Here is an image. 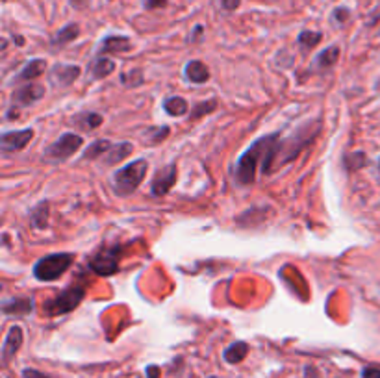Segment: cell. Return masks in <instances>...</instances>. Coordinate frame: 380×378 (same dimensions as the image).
I'll return each instance as SVG.
<instances>
[{
	"label": "cell",
	"mask_w": 380,
	"mask_h": 378,
	"mask_svg": "<svg viewBox=\"0 0 380 378\" xmlns=\"http://www.w3.org/2000/svg\"><path fill=\"white\" fill-rule=\"evenodd\" d=\"M119 254H121L119 247L102 249L98 254H95V256L91 258L89 267H91L93 273L98 276L115 275L117 271H119Z\"/></svg>",
	"instance_id": "obj_7"
},
{
	"label": "cell",
	"mask_w": 380,
	"mask_h": 378,
	"mask_svg": "<svg viewBox=\"0 0 380 378\" xmlns=\"http://www.w3.org/2000/svg\"><path fill=\"white\" fill-rule=\"evenodd\" d=\"M86 2L87 0H69V4L73 8H84L86 6Z\"/></svg>",
	"instance_id": "obj_37"
},
{
	"label": "cell",
	"mask_w": 380,
	"mask_h": 378,
	"mask_svg": "<svg viewBox=\"0 0 380 378\" xmlns=\"http://www.w3.org/2000/svg\"><path fill=\"white\" fill-rule=\"evenodd\" d=\"M167 135H169V126H158V129H148V132L145 134V137L148 140V143H153V145H158L161 141L166 140Z\"/></svg>",
	"instance_id": "obj_28"
},
{
	"label": "cell",
	"mask_w": 380,
	"mask_h": 378,
	"mask_svg": "<svg viewBox=\"0 0 380 378\" xmlns=\"http://www.w3.org/2000/svg\"><path fill=\"white\" fill-rule=\"evenodd\" d=\"M280 132L275 134L264 135L252 143L245 153L241 154L236 165V180L241 186H251L256 178L258 165H262V173L264 175H271L275 173V159H276V148L280 143Z\"/></svg>",
	"instance_id": "obj_1"
},
{
	"label": "cell",
	"mask_w": 380,
	"mask_h": 378,
	"mask_svg": "<svg viewBox=\"0 0 380 378\" xmlns=\"http://www.w3.org/2000/svg\"><path fill=\"white\" fill-rule=\"evenodd\" d=\"M177 178L178 169L177 164L172 162V164L166 165L164 169H159V171L154 175L153 182H150V193H153L154 197L167 195L172 189V186L177 184Z\"/></svg>",
	"instance_id": "obj_8"
},
{
	"label": "cell",
	"mask_w": 380,
	"mask_h": 378,
	"mask_svg": "<svg viewBox=\"0 0 380 378\" xmlns=\"http://www.w3.org/2000/svg\"><path fill=\"white\" fill-rule=\"evenodd\" d=\"M80 36V26L76 23H71V25L63 26L62 30L56 32L54 36H52V41L50 45L52 47H65V45L73 43L74 39Z\"/></svg>",
	"instance_id": "obj_19"
},
{
	"label": "cell",
	"mask_w": 380,
	"mask_h": 378,
	"mask_svg": "<svg viewBox=\"0 0 380 378\" xmlns=\"http://www.w3.org/2000/svg\"><path fill=\"white\" fill-rule=\"evenodd\" d=\"M132 50V41L124 36H108L102 39V43L98 47L97 56L106 54H121V52H128Z\"/></svg>",
	"instance_id": "obj_13"
},
{
	"label": "cell",
	"mask_w": 380,
	"mask_h": 378,
	"mask_svg": "<svg viewBox=\"0 0 380 378\" xmlns=\"http://www.w3.org/2000/svg\"><path fill=\"white\" fill-rule=\"evenodd\" d=\"M113 145L111 141L108 140H97L93 141L91 145L87 146L86 151H84V154H82V159H98L102 158L108 151H110V146Z\"/></svg>",
	"instance_id": "obj_24"
},
{
	"label": "cell",
	"mask_w": 380,
	"mask_h": 378,
	"mask_svg": "<svg viewBox=\"0 0 380 378\" xmlns=\"http://www.w3.org/2000/svg\"><path fill=\"white\" fill-rule=\"evenodd\" d=\"M337 58H339V47L332 45V47L325 49L323 52H319L317 58H315V61H313V67L326 71V69H331L336 65Z\"/></svg>",
	"instance_id": "obj_22"
},
{
	"label": "cell",
	"mask_w": 380,
	"mask_h": 378,
	"mask_svg": "<svg viewBox=\"0 0 380 378\" xmlns=\"http://www.w3.org/2000/svg\"><path fill=\"white\" fill-rule=\"evenodd\" d=\"M349 19V10H345V8H337L334 10V21L336 23H345Z\"/></svg>",
	"instance_id": "obj_32"
},
{
	"label": "cell",
	"mask_w": 380,
	"mask_h": 378,
	"mask_svg": "<svg viewBox=\"0 0 380 378\" xmlns=\"http://www.w3.org/2000/svg\"><path fill=\"white\" fill-rule=\"evenodd\" d=\"M84 297H86V289L84 287H69V289L60 293L58 297L45 302L43 313L49 315V318L71 313L74 308H78L80 302L84 300Z\"/></svg>",
	"instance_id": "obj_5"
},
{
	"label": "cell",
	"mask_w": 380,
	"mask_h": 378,
	"mask_svg": "<svg viewBox=\"0 0 380 378\" xmlns=\"http://www.w3.org/2000/svg\"><path fill=\"white\" fill-rule=\"evenodd\" d=\"M23 340H25L23 329L19 324H13L12 329L8 330L6 340H4V345H2V364L4 366H8L13 356L19 353V348L23 345Z\"/></svg>",
	"instance_id": "obj_12"
},
{
	"label": "cell",
	"mask_w": 380,
	"mask_h": 378,
	"mask_svg": "<svg viewBox=\"0 0 380 378\" xmlns=\"http://www.w3.org/2000/svg\"><path fill=\"white\" fill-rule=\"evenodd\" d=\"M147 378H159V367L148 366L147 367Z\"/></svg>",
	"instance_id": "obj_36"
},
{
	"label": "cell",
	"mask_w": 380,
	"mask_h": 378,
	"mask_svg": "<svg viewBox=\"0 0 380 378\" xmlns=\"http://www.w3.org/2000/svg\"><path fill=\"white\" fill-rule=\"evenodd\" d=\"M45 97V87L41 84H34V82H26L25 86L17 87L12 95L13 106L19 108H26L36 104L37 100H41Z\"/></svg>",
	"instance_id": "obj_11"
},
{
	"label": "cell",
	"mask_w": 380,
	"mask_h": 378,
	"mask_svg": "<svg viewBox=\"0 0 380 378\" xmlns=\"http://www.w3.org/2000/svg\"><path fill=\"white\" fill-rule=\"evenodd\" d=\"M2 311L6 315H28L34 311V299L21 297V299H10L2 302Z\"/></svg>",
	"instance_id": "obj_16"
},
{
	"label": "cell",
	"mask_w": 380,
	"mask_h": 378,
	"mask_svg": "<svg viewBox=\"0 0 380 378\" xmlns=\"http://www.w3.org/2000/svg\"><path fill=\"white\" fill-rule=\"evenodd\" d=\"M249 351H251V348H249V343L236 342V343H232L230 347L225 348L223 358H225V362H227V364H232V366H236V364H239V362L245 360Z\"/></svg>",
	"instance_id": "obj_21"
},
{
	"label": "cell",
	"mask_w": 380,
	"mask_h": 378,
	"mask_svg": "<svg viewBox=\"0 0 380 378\" xmlns=\"http://www.w3.org/2000/svg\"><path fill=\"white\" fill-rule=\"evenodd\" d=\"M143 6L147 8V10H159V8L167 6V0H145Z\"/></svg>",
	"instance_id": "obj_31"
},
{
	"label": "cell",
	"mask_w": 380,
	"mask_h": 378,
	"mask_svg": "<svg viewBox=\"0 0 380 378\" xmlns=\"http://www.w3.org/2000/svg\"><path fill=\"white\" fill-rule=\"evenodd\" d=\"M102 121H104V119H102L100 113H80V115H76L73 119L74 124L84 130L98 129V126L102 124Z\"/></svg>",
	"instance_id": "obj_25"
},
{
	"label": "cell",
	"mask_w": 380,
	"mask_h": 378,
	"mask_svg": "<svg viewBox=\"0 0 380 378\" xmlns=\"http://www.w3.org/2000/svg\"><path fill=\"white\" fill-rule=\"evenodd\" d=\"M73 262L74 254L71 252H58V254L39 258L34 265V276L39 282H54L67 273Z\"/></svg>",
	"instance_id": "obj_4"
},
{
	"label": "cell",
	"mask_w": 380,
	"mask_h": 378,
	"mask_svg": "<svg viewBox=\"0 0 380 378\" xmlns=\"http://www.w3.org/2000/svg\"><path fill=\"white\" fill-rule=\"evenodd\" d=\"M82 74V67L80 65H73V63H54L49 71L50 84H54L56 87H69L74 84Z\"/></svg>",
	"instance_id": "obj_9"
},
{
	"label": "cell",
	"mask_w": 380,
	"mask_h": 378,
	"mask_svg": "<svg viewBox=\"0 0 380 378\" xmlns=\"http://www.w3.org/2000/svg\"><path fill=\"white\" fill-rule=\"evenodd\" d=\"M345 167H347V171H356V169H362L364 165L368 164V156L364 153H353L347 154L344 159Z\"/></svg>",
	"instance_id": "obj_27"
},
{
	"label": "cell",
	"mask_w": 380,
	"mask_h": 378,
	"mask_svg": "<svg viewBox=\"0 0 380 378\" xmlns=\"http://www.w3.org/2000/svg\"><path fill=\"white\" fill-rule=\"evenodd\" d=\"M148 171V162L145 158L134 159L128 165L121 167L119 171L113 173V191L119 197H130L135 193V189L142 186Z\"/></svg>",
	"instance_id": "obj_3"
},
{
	"label": "cell",
	"mask_w": 380,
	"mask_h": 378,
	"mask_svg": "<svg viewBox=\"0 0 380 378\" xmlns=\"http://www.w3.org/2000/svg\"><path fill=\"white\" fill-rule=\"evenodd\" d=\"M23 377L25 378H50V377H47V375H43V373L36 371V369H25V371H23Z\"/></svg>",
	"instance_id": "obj_35"
},
{
	"label": "cell",
	"mask_w": 380,
	"mask_h": 378,
	"mask_svg": "<svg viewBox=\"0 0 380 378\" xmlns=\"http://www.w3.org/2000/svg\"><path fill=\"white\" fill-rule=\"evenodd\" d=\"M184 76L191 84H204V82H208L210 80V71L203 61L191 60L186 63Z\"/></svg>",
	"instance_id": "obj_15"
},
{
	"label": "cell",
	"mask_w": 380,
	"mask_h": 378,
	"mask_svg": "<svg viewBox=\"0 0 380 378\" xmlns=\"http://www.w3.org/2000/svg\"><path fill=\"white\" fill-rule=\"evenodd\" d=\"M362 378H380V369H377V367H366L362 371Z\"/></svg>",
	"instance_id": "obj_34"
},
{
	"label": "cell",
	"mask_w": 380,
	"mask_h": 378,
	"mask_svg": "<svg viewBox=\"0 0 380 378\" xmlns=\"http://www.w3.org/2000/svg\"><path fill=\"white\" fill-rule=\"evenodd\" d=\"M84 145V137L74 132H67V134L60 135L52 145L45 151L43 158L50 159V162H65L73 156L74 153H78Z\"/></svg>",
	"instance_id": "obj_6"
},
{
	"label": "cell",
	"mask_w": 380,
	"mask_h": 378,
	"mask_svg": "<svg viewBox=\"0 0 380 378\" xmlns=\"http://www.w3.org/2000/svg\"><path fill=\"white\" fill-rule=\"evenodd\" d=\"M201 34H203V26H197V28H195V34L191 36V39L195 41V39H199V37H201Z\"/></svg>",
	"instance_id": "obj_38"
},
{
	"label": "cell",
	"mask_w": 380,
	"mask_h": 378,
	"mask_svg": "<svg viewBox=\"0 0 380 378\" xmlns=\"http://www.w3.org/2000/svg\"><path fill=\"white\" fill-rule=\"evenodd\" d=\"M377 87H379V89H380V80H379V82H377Z\"/></svg>",
	"instance_id": "obj_39"
},
{
	"label": "cell",
	"mask_w": 380,
	"mask_h": 378,
	"mask_svg": "<svg viewBox=\"0 0 380 378\" xmlns=\"http://www.w3.org/2000/svg\"><path fill=\"white\" fill-rule=\"evenodd\" d=\"M121 82L128 87H137L143 84V74L139 69H132L130 73L121 74Z\"/></svg>",
	"instance_id": "obj_29"
},
{
	"label": "cell",
	"mask_w": 380,
	"mask_h": 378,
	"mask_svg": "<svg viewBox=\"0 0 380 378\" xmlns=\"http://www.w3.org/2000/svg\"><path fill=\"white\" fill-rule=\"evenodd\" d=\"M49 214H50V206L47 201L37 202L36 206L32 208L30 212V223L34 228L37 230H43L45 226L49 225Z\"/></svg>",
	"instance_id": "obj_20"
},
{
	"label": "cell",
	"mask_w": 380,
	"mask_h": 378,
	"mask_svg": "<svg viewBox=\"0 0 380 378\" xmlns=\"http://www.w3.org/2000/svg\"><path fill=\"white\" fill-rule=\"evenodd\" d=\"M379 169H380V159H379Z\"/></svg>",
	"instance_id": "obj_40"
},
{
	"label": "cell",
	"mask_w": 380,
	"mask_h": 378,
	"mask_svg": "<svg viewBox=\"0 0 380 378\" xmlns=\"http://www.w3.org/2000/svg\"><path fill=\"white\" fill-rule=\"evenodd\" d=\"M321 39H323V36H321L319 32L304 30L299 34V39H297V41H299V45H301L302 49L310 50V49H313V47H315V45L321 41Z\"/></svg>",
	"instance_id": "obj_26"
},
{
	"label": "cell",
	"mask_w": 380,
	"mask_h": 378,
	"mask_svg": "<svg viewBox=\"0 0 380 378\" xmlns=\"http://www.w3.org/2000/svg\"><path fill=\"white\" fill-rule=\"evenodd\" d=\"M164 110H166L167 115L180 117V115H186V113H188L190 106H188V100H186V98L169 97L164 100Z\"/></svg>",
	"instance_id": "obj_23"
},
{
	"label": "cell",
	"mask_w": 380,
	"mask_h": 378,
	"mask_svg": "<svg viewBox=\"0 0 380 378\" xmlns=\"http://www.w3.org/2000/svg\"><path fill=\"white\" fill-rule=\"evenodd\" d=\"M134 151V145L128 143V141H123V143H113L110 146V151L102 156V159L106 162V165H115L119 162H123L124 158H128L130 154Z\"/></svg>",
	"instance_id": "obj_17"
},
{
	"label": "cell",
	"mask_w": 380,
	"mask_h": 378,
	"mask_svg": "<svg viewBox=\"0 0 380 378\" xmlns=\"http://www.w3.org/2000/svg\"><path fill=\"white\" fill-rule=\"evenodd\" d=\"M113 71H115V61L106 58V56H97V58L89 63V67H87V74H89L93 80L106 78V76H110Z\"/></svg>",
	"instance_id": "obj_14"
},
{
	"label": "cell",
	"mask_w": 380,
	"mask_h": 378,
	"mask_svg": "<svg viewBox=\"0 0 380 378\" xmlns=\"http://www.w3.org/2000/svg\"><path fill=\"white\" fill-rule=\"evenodd\" d=\"M239 4H241V0H221V6L227 10V12H234V10H238Z\"/></svg>",
	"instance_id": "obj_33"
},
{
	"label": "cell",
	"mask_w": 380,
	"mask_h": 378,
	"mask_svg": "<svg viewBox=\"0 0 380 378\" xmlns=\"http://www.w3.org/2000/svg\"><path fill=\"white\" fill-rule=\"evenodd\" d=\"M210 378H217V377H210Z\"/></svg>",
	"instance_id": "obj_41"
},
{
	"label": "cell",
	"mask_w": 380,
	"mask_h": 378,
	"mask_svg": "<svg viewBox=\"0 0 380 378\" xmlns=\"http://www.w3.org/2000/svg\"><path fill=\"white\" fill-rule=\"evenodd\" d=\"M319 126L313 129V122H306L304 126H301L299 130H295L293 134L282 140L278 143V148H276V159H275V171L278 167L293 162L299 154L306 148L310 143L313 141V137L317 135Z\"/></svg>",
	"instance_id": "obj_2"
},
{
	"label": "cell",
	"mask_w": 380,
	"mask_h": 378,
	"mask_svg": "<svg viewBox=\"0 0 380 378\" xmlns=\"http://www.w3.org/2000/svg\"><path fill=\"white\" fill-rule=\"evenodd\" d=\"M215 108H217V100H214V98H212V100H204V102H199L195 106V108H193V117H201V115H208L210 111H214Z\"/></svg>",
	"instance_id": "obj_30"
},
{
	"label": "cell",
	"mask_w": 380,
	"mask_h": 378,
	"mask_svg": "<svg viewBox=\"0 0 380 378\" xmlns=\"http://www.w3.org/2000/svg\"><path fill=\"white\" fill-rule=\"evenodd\" d=\"M34 140V129L12 130L0 135V146L4 153H19L26 148V145Z\"/></svg>",
	"instance_id": "obj_10"
},
{
	"label": "cell",
	"mask_w": 380,
	"mask_h": 378,
	"mask_svg": "<svg viewBox=\"0 0 380 378\" xmlns=\"http://www.w3.org/2000/svg\"><path fill=\"white\" fill-rule=\"evenodd\" d=\"M47 69V63L45 60H32L26 63L25 67L21 69V73L15 76V82H30V80H36L37 76H41Z\"/></svg>",
	"instance_id": "obj_18"
}]
</instances>
